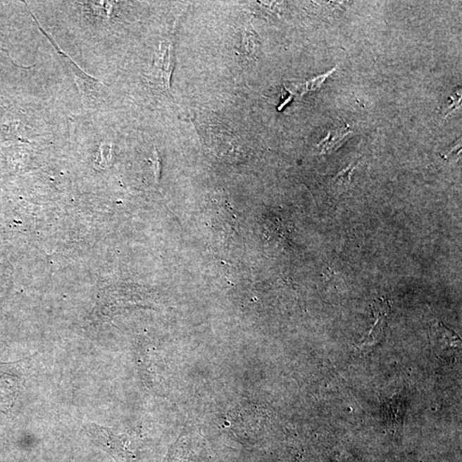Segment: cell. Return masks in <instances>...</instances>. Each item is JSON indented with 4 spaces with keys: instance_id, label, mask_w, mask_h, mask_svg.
Returning <instances> with one entry per match:
<instances>
[{
    "instance_id": "obj_1",
    "label": "cell",
    "mask_w": 462,
    "mask_h": 462,
    "mask_svg": "<svg viewBox=\"0 0 462 462\" xmlns=\"http://www.w3.org/2000/svg\"><path fill=\"white\" fill-rule=\"evenodd\" d=\"M161 57L157 61L156 69L163 87L166 91L170 92L171 75L175 67L173 51L168 43L161 44Z\"/></svg>"
},
{
    "instance_id": "obj_2",
    "label": "cell",
    "mask_w": 462,
    "mask_h": 462,
    "mask_svg": "<svg viewBox=\"0 0 462 462\" xmlns=\"http://www.w3.org/2000/svg\"><path fill=\"white\" fill-rule=\"evenodd\" d=\"M352 134L348 127L341 130H335L330 131L324 140H323L318 146L321 147L322 152L330 153L332 152L340 147L344 143L345 139Z\"/></svg>"
},
{
    "instance_id": "obj_3",
    "label": "cell",
    "mask_w": 462,
    "mask_h": 462,
    "mask_svg": "<svg viewBox=\"0 0 462 462\" xmlns=\"http://www.w3.org/2000/svg\"><path fill=\"white\" fill-rule=\"evenodd\" d=\"M332 71H330L329 74L320 75V77L312 80V81H310L309 82L306 83V85H305V91H312V90L317 89L318 87H320V85L325 82V80L329 77L330 74L332 73Z\"/></svg>"
},
{
    "instance_id": "obj_4",
    "label": "cell",
    "mask_w": 462,
    "mask_h": 462,
    "mask_svg": "<svg viewBox=\"0 0 462 462\" xmlns=\"http://www.w3.org/2000/svg\"><path fill=\"white\" fill-rule=\"evenodd\" d=\"M354 168H356V166H354V165L349 166L348 168H346L345 170H342L341 173H338L337 177L335 179H337V180H338V179L339 178L340 179L346 178L348 179V180H349L350 175H351L352 171L354 170Z\"/></svg>"
}]
</instances>
